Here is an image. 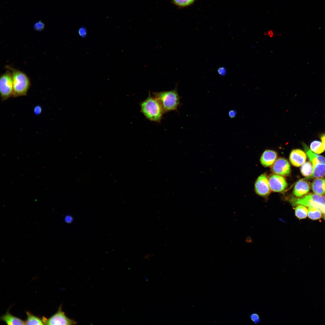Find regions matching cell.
<instances>
[{
    "instance_id": "cell-1",
    "label": "cell",
    "mask_w": 325,
    "mask_h": 325,
    "mask_svg": "<svg viewBox=\"0 0 325 325\" xmlns=\"http://www.w3.org/2000/svg\"><path fill=\"white\" fill-rule=\"evenodd\" d=\"M141 112L148 120L160 123L164 113L158 101L150 91L147 98L140 103Z\"/></svg>"
},
{
    "instance_id": "cell-2",
    "label": "cell",
    "mask_w": 325,
    "mask_h": 325,
    "mask_svg": "<svg viewBox=\"0 0 325 325\" xmlns=\"http://www.w3.org/2000/svg\"><path fill=\"white\" fill-rule=\"evenodd\" d=\"M177 85L176 84L174 89L171 90L152 92V95L159 102L164 113L177 110L181 105V97Z\"/></svg>"
},
{
    "instance_id": "cell-3",
    "label": "cell",
    "mask_w": 325,
    "mask_h": 325,
    "mask_svg": "<svg viewBox=\"0 0 325 325\" xmlns=\"http://www.w3.org/2000/svg\"><path fill=\"white\" fill-rule=\"evenodd\" d=\"M6 68L10 70L12 73L13 83L12 97L27 96L31 84L29 78L23 72L12 67L7 65Z\"/></svg>"
},
{
    "instance_id": "cell-4",
    "label": "cell",
    "mask_w": 325,
    "mask_h": 325,
    "mask_svg": "<svg viewBox=\"0 0 325 325\" xmlns=\"http://www.w3.org/2000/svg\"><path fill=\"white\" fill-rule=\"evenodd\" d=\"M292 205H301L311 206L319 209L325 219V197L316 193L307 194L300 197H292L290 200Z\"/></svg>"
},
{
    "instance_id": "cell-5",
    "label": "cell",
    "mask_w": 325,
    "mask_h": 325,
    "mask_svg": "<svg viewBox=\"0 0 325 325\" xmlns=\"http://www.w3.org/2000/svg\"><path fill=\"white\" fill-rule=\"evenodd\" d=\"M304 150L311 161L313 167V172L309 176L304 179L321 178L325 175V158L316 154L309 149L305 148Z\"/></svg>"
},
{
    "instance_id": "cell-6",
    "label": "cell",
    "mask_w": 325,
    "mask_h": 325,
    "mask_svg": "<svg viewBox=\"0 0 325 325\" xmlns=\"http://www.w3.org/2000/svg\"><path fill=\"white\" fill-rule=\"evenodd\" d=\"M0 77V92L1 100L3 102L13 96V83L11 72L9 70H7Z\"/></svg>"
},
{
    "instance_id": "cell-7",
    "label": "cell",
    "mask_w": 325,
    "mask_h": 325,
    "mask_svg": "<svg viewBox=\"0 0 325 325\" xmlns=\"http://www.w3.org/2000/svg\"><path fill=\"white\" fill-rule=\"evenodd\" d=\"M62 305L60 306L57 311L48 318L43 317L42 320L46 325H74L77 322L69 318L62 310Z\"/></svg>"
},
{
    "instance_id": "cell-8",
    "label": "cell",
    "mask_w": 325,
    "mask_h": 325,
    "mask_svg": "<svg viewBox=\"0 0 325 325\" xmlns=\"http://www.w3.org/2000/svg\"><path fill=\"white\" fill-rule=\"evenodd\" d=\"M272 171L280 176L288 175L291 172L290 165L285 159L280 158L276 160L271 167Z\"/></svg>"
},
{
    "instance_id": "cell-9",
    "label": "cell",
    "mask_w": 325,
    "mask_h": 325,
    "mask_svg": "<svg viewBox=\"0 0 325 325\" xmlns=\"http://www.w3.org/2000/svg\"><path fill=\"white\" fill-rule=\"evenodd\" d=\"M268 180L270 188L274 192H283L288 185L285 178L277 174L271 175Z\"/></svg>"
},
{
    "instance_id": "cell-10",
    "label": "cell",
    "mask_w": 325,
    "mask_h": 325,
    "mask_svg": "<svg viewBox=\"0 0 325 325\" xmlns=\"http://www.w3.org/2000/svg\"><path fill=\"white\" fill-rule=\"evenodd\" d=\"M255 188L256 193L260 196L269 195L271 190L268 179L265 174H262L258 177L255 182Z\"/></svg>"
},
{
    "instance_id": "cell-11",
    "label": "cell",
    "mask_w": 325,
    "mask_h": 325,
    "mask_svg": "<svg viewBox=\"0 0 325 325\" xmlns=\"http://www.w3.org/2000/svg\"><path fill=\"white\" fill-rule=\"evenodd\" d=\"M306 157V155L303 151L296 149L293 150L291 151L289 159L293 166L299 167L305 162Z\"/></svg>"
},
{
    "instance_id": "cell-12",
    "label": "cell",
    "mask_w": 325,
    "mask_h": 325,
    "mask_svg": "<svg viewBox=\"0 0 325 325\" xmlns=\"http://www.w3.org/2000/svg\"><path fill=\"white\" fill-rule=\"evenodd\" d=\"M310 190L309 183L304 179L299 181L294 188L293 193L297 197H300L307 193Z\"/></svg>"
},
{
    "instance_id": "cell-13",
    "label": "cell",
    "mask_w": 325,
    "mask_h": 325,
    "mask_svg": "<svg viewBox=\"0 0 325 325\" xmlns=\"http://www.w3.org/2000/svg\"><path fill=\"white\" fill-rule=\"evenodd\" d=\"M277 157V154L275 151L271 150H266L263 153L261 157V163L265 167L270 166L276 161Z\"/></svg>"
},
{
    "instance_id": "cell-14",
    "label": "cell",
    "mask_w": 325,
    "mask_h": 325,
    "mask_svg": "<svg viewBox=\"0 0 325 325\" xmlns=\"http://www.w3.org/2000/svg\"><path fill=\"white\" fill-rule=\"evenodd\" d=\"M311 188L315 193L325 195V178H319L315 179L312 183Z\"/></svg>"
},
{
    "instance_id": "cell-15",
    "label": "cell",
    "mask_w": 325,
    "mask_h": 325,
    "mask_svg": "<svg viewBox=\"0 0 325 325\" xmlns=\"http://www.w3.org/2000/svg\"><path fill=\"white\" fill-rule=\"evenodd\" d=\"M0 320L9 325L25 324V321L12 315L9 312V310L1 317Z\"/></svg>"
},
{
    "instance_id": "cell-16",
    "label": "cell",
    "mask_w": 325,
    "mask_h": 325,
    "mask_svg": "<svg viewBox=\"0 0 325 325\" xmlns=\"http://www.w3.org/2000/svg\"><path fill=\"white\" fill-rule=\"evenodd\" d=\"M27 318L25 321V324L26 325H44L42 319L32 314L29 311L26 312Z\"/></svg>"
},
{
    "instance_id": "cell-17",
    "label": "cell",
    "mask_w": 325,
    "mask_h": 325,
    "mask_svg": "<svg viewBox=\"0 0 325 325\" xmlns=\"http://www.w3.org/2000/svg\"><path fill=\"white\" fill-rule=\"evenodd\" d=\"M294 209L295 215L299 219H304L307 217L308 210L305 206L298 205Z\"/></svg>"
},
{
    "instance_id": "cell-18",
    "label": "cell",
    "mask_w": 325,
    "mask_h": 325,
    "mask_svg": "<svg viewBox=\"0 0 325 325\" xmlns=\"http://www.w3.org/2000/svg\"><path fill=\"white\" fill-rule=\"evenodd\" d=\"M310 148L311 151L318 154L323 153L325 150L323 143L318 141L315 140L312 142L311 144Z\"/></svg>"
},
{
    "instance_id": "cell-19",
    "label": "cell",
    "mask_w": 325,
    "mask_h": 325,
    "mask_svg": "<svg viewBox=\"0 0 325 325\" xmlns=\"http://www.w3.org/2000/svg\"><path fill=\"white\" fill-rule=\"evenodd\" d=\"M312 165L310 162H305L301 168V172L303 175L308 177L311 175L313 172Z\"/></svg>"
},
{
    "instance_id": "cell-20",
    "label": "cell",
    "mask_w": 325,
    "mask_h": 325,
    "mask_svg": "<svg viewBox=\"0 0 325 325\" xmlns=\"http://www.w3.org/2000/svg\"><path fill=\"white\" fill-rule=\"evenodd\" d=\"M322 215L319 209L312 207L308 206V215L310 218L314 220L318 219L321 218Z\"/></svg>"
},
{
    "instance_id": "cell-21",
    "label": "cell",
    "mask_w": 325,
    "mask_h": 325,
    "mask_svg": "<svg viewBox=\"0 0 325 325\" xmlns=\"http://www.w3.org/2000/svg\"><path fill=\"white\" fill-rule=\"evenodd\" d=\"M176 5L180 7H185L192 4L195 0H172Z\"/></svg>"
},
{
    "instance_id": "cell-22",
    "label": "cell",
    "mask_w": 325,
    "mask_h": 325,
    "mask_svg": "<svg viewBox=\"0 0 325 325\" xmlns=\"http://www.w3.org/2000/svg\"><path fill=\"white\" fill-rule=\"evenodd\" d=\"M250 320L255 324H257L261 322V320L259 314L256 312L251 313L249 315Z\"/></svg>"
},
{
    "instance_id": "cell-23",
    "label": "cell",
    "mask_w": 325,
    "mask_h": 325,
    "mask_svg": "<svg viewBox=\"0 0 325 325\" xmlns=\"http://www.w3.org/2000/svg\"><path fill=\"white\" fill-rule=\"evenodd\" d=\"M45 24L41 21L36 22L34 25V29L38 31H41L44 28Z\"/></svg>"
},
{
    "instance_id": "cell-24",
    "label": "cell",
    "mask_w": 325,
    "mask_h": 325,
    "mask_svg": "<svg viewBox=\"0 0 325 325\" xmlns=\"http://www.w3.org/2000/svg\"><path fill=\"white\" fill-rule=\"evenodd\" d=\"M42 108L39 105H37L34 108V113L36 115H39L42 112Z\"/></svg>"
},
{
    "instance_id": "cell-25",
    "label": "cell",
    "mask_w": 325,
    "mask_h": 325,
    "mask_svg": "<svg viewBox=\"0 0 325 325\" xmlns=\"http://www.w3.org/2000/svg\"><path fill=\"white\" fill-rule=\"evenodd\" d=\"M264 34L265 36H268L271 38H273L274 36V32L272 30H268L264 32Z\"/></svg>"
},
{
    "instance_id": "cell-26",
    "label": "cell",
    "mask_w": 325,
    "mask_h": 325,
    "mask_svg": "<svg viewBox=\"0 0 325 325\" xmlns=\"http://www.w3.org/2000/svg\"><path fill=\"white\" fill-rule=\"evenodd\" d=\"M236 115L237 112L234 110H230L228 112L229 116L231 118H233L235 117Z\"/></svg>"
},
{
    "instance_id": "cell-27",
    "label": "cell",
    "mask_w": 325,
    "mask_h": 325,
    "mask_svg": "<svg viewBox=\"0 0 325 325\" xmlns=\"http://www.w3.org/2000/svg\"><path fill=\"white\" fill-rule=\"evenodd\" d=\"M79 35L82 37L85 36L86 34V30L83 27L79 29Z\"/></svg>"
},
{
    "instance_id": "cell-28",
    "label": "cell",
    "mask_w": 325,
    "mask_h": 325,
    "mask_svg": "<svg viewBox=\"0 0 325 325\" xmlns=\"http://www.w3.org/2000/svg\"><path fill=\"white\" fill-rule=\"evenodd\" d=\"M320 138L322 143L324 145L325 150V133H323L320 135Z\"/></svg>"
},
{
    "instance_id": "cell-29",
    "label": "cell",
    "mask_w": 325,
    "mask_h": 325,
    "mask_svg": "<svg viewBox=\"0 0 325 325\" xmlns=\"http://www.w3.org/2000/svg\"><path fill=\"white\" fill-rule=\"evenodd\" d=\"M144 279L145 281H147V277L144 276Z\"/></svg>"
}]
</instances>
